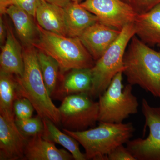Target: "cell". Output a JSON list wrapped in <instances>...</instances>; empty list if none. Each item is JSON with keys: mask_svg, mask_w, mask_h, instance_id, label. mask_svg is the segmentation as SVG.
Instances as JSON below:
<instances>
[{"mask_svg": "<svg viewBox=\"0 0 160 160\" xmlns=\"http://www.w3.org/2000/svg\"><path fill=\"white\" fill-rule=\"evenodd\" d=\"M37 51L34 46H23L24 72L22 76H15L18 92L20 97L26 98L31 102L38 115L42 119H49L58 126L61 124L59 110L46 89Z\"/></svg>", "mask_w": 160, "mask_h": 160, "instance_id": "obj_1", "label": "cell"}, {"mask_svg": "<svg viewBox=\"0 0 160 160\" xmlns=\"http://www.w3.org/2000/svg\"><path fill=\"white\" fill-rule=\"evenodd\" d=\"M128 47L123 73L128 83L160 98V51L152 49L135 35Z\"/></svg>", "mask_w": 160, "mask_h": 160, "instance_id": "obj_2", "label": "cell"}, {"mask_svg": "<svg viewBox=\"0 0 160 160\" xmlns=\"http://www.w3.org/2000/svg\"><path fill=\"white\" fill-rule=\"evenodd\" d=\"M134 129L131 122H100L97 127L84 131H73L64 128L62 130L82 146L87 160H108L109 153L130 140Z\"/></svg>", "mask_w": 160, "mask_h": 160, "instance_id": "obj_3", "label": "cell"}, {"mask_svg": "<svg viewBox=\"0 0 160 160\" xmlns=\"http://www.w3.org/2000/svg\"><path fill=\"white\" fill-rule=\"evenodd\" d=\"M38 25L39 38L34 46L54 58L61 73L73 69H90L94 66V59L79 38L56 34Z\"/></svg>", "mask_w": 160, "mask_h": 160, "instance_id": "obj_4", "label": "cell"}, {"mask_svg": "<svg viewBox=\"0 0 160 160\" xmlns=\"http://www.w3.org/2000/svg\"><path fill=\"white\" fill-rule=\"evenodd\" d=\"M135 35L133 23L129 24L121 30L117 39L91 68L92 87L89 95L92 98L102 94L113 78L120 72H124V59L127 47Z\"/></svg>", "mask_w": 160, "mask_h": 160, "instance_id": "obj_5", "label": "cell"}, {"mask_svg": "<svg viewBox=\"0 0 160 160\" xmlns=\"http://www.w3.org/2000/svg\"><path fill=\"white\" fill-rule=\"evenodd\" d=\"M123 72H118L99 97V122L123 123L130 115L138 112L137 98L132 93V85H123Z\"/></svg>", "mask_w": 160, "mask_h": 160, "instance_id": "obj_6", "label": "cell"}, {"mask_svg": "<svg viewBox=\"0 0 160 160\" xmlns=\"http://www.w3.org/2000/svg\"><path fill=\"white\" fill-rule=\"evenodd\" d=\"M64 129L82 131L93 128L98 122V102L87 93L71 95L62 101L58 108Z\"/></svg>", "mask_w": 160, "mask_h": 160, "instance_id": "obj_7", "label": "cell"}, {"mask_svg": "<svg viewBox=\"0 0 160 160\" xmlns=\"http://www.w3.org/2000/svg\"><path fill=\"white\" fill-rule=\"evenodd\" d=\"M142 111L145 127L149 128V136L145 139L129 140L126 147L137 160H160V107L150 106L144 98Z\"/></svg>", "mask_w": 160, "mask_h": 160, "instance_id": "obj_8", "label": "cell"}, {"mask_svg": "<svg viewBox=\"0 0 160 160\" xmlns=\"http://www.w3.org/2000/svg\"><path fill=\"white\" fill-rule=\"evenodd\" d=\"M80 4L100 22L120 30L133 23L138 13L132 5L122 0H85Z\"/></svg>", "mask_w": 160, "mask_h": 160, "instance_id": "obj_9", "label": "cell"}, {"mask_svg": "<svg viewBox=\"0 0 160 160\" xmlns=\"http://www.w3.org/2000/svg\"><path fill=\"white\" fill-rule=\"evenodd\" d=\"M29 139L18 128L14 115H0V160H23Z\"/></svg>", "mask_w": 160, "mask_h": 160, "instance_id": "obj_10", "label": "cell"}, {"mask_svg": "<svg viewBox=\"0 0 160 160\" xmlns=\"http://www.w3.org/2000/svg\"><path fill=\"white\" fill-rule=\"evenodd\" d=\"M121 30L98 22L79 37L94 61L98 60L117 39Z\"/></svg>", "mask_w": 160, "mask_h": 160, "instance_id": "obj_11", "label": "cell"}, {"mask_svg": "<svg viewBox=\"0 0 160 160\" xmlns=\"http://www.w3.org/2000/svg\"><path fill=\"white\" fill-rule=\"evenodd\" d=\"M67 74L61 73L56 89L52 98L62 101L71 95L90 93L92 87V75L90 69H73Z\"/></svg>", "mask_w": 160, "mask_h": 160, "instance_id": "obj_12", "label": "cell"}, {"mask_svg": "<svg viewBox=\"0 0 160 160\" xmlns=\"http://www.w3.org/2000/svg\"><path fill=\"white\" fill-rule=\"evenodd\" d=\"M6 22L7 35L5 44L1 46L0 72L21 77L24 69L23 48L17 39L10 25L7 21Z\"/></svg>", "mask_w": 160, "mask_h": 160, "instance_id": "obj_13", "label": "cell"}, {"mask_svg": "<svg viewBox=\"0 0 160 160\" xmlns=\"http://www.w3.org/2000/svg\"><path fill=\"white\" fill-rule=\"evenodd\" d=\"M133 24L135 36L141 41L160 46V3L149 11L138 13Z\"/></svg>", "mask_w": 160, "mask_h": 160, "instance_id": "obj_14", "label": "cell"}, {"mask_svg": "<svg viewBox=\"0 0 160 160\" xmlns=\"http://www.w3.org/2000/svg\"><path fill=\"white\" fill-rule=\"evenodd\" d=\"M55 144L44 138L42 135L29 138L23 160H74L69 152L58 149Z\"/></svg>", "mask_w": 160, "mask_h": 160, "instance_id": "obj_15", "label": "cell"}, {"mask_svg": "<svg viewBox=\"0 0 160 160\" xmlns=\"http://www.w3.org/2000/svg\"><path fill=\"white\" fill-rule=\"evenodd\" d=\"M6 14L11 19L16 32L24 46H34L39 38L38 25L32 16L19 7L11 5L8 7Z\"/></svg>", "mask_w": 160, "mask_h": 160, "instance_id": "obj_16", "label": "cell"}, {"mask_svg": "<svg viewBox=\"0 0 160 160\" xmlns=\"http://www.w3.org/2000/svg\"><path fill=\"white\" fill-rule=\"evenodd\" d=\"M38 25L47 31L67 36L64 8L42 0L36 14Z\"/></svg>", "mask_w": 160, "mask_h": 160, "instance_id": "obj_17", "label": "cell"}, {"mask_svg": "<svg viewBox=\"0 0 160 160\" xmlns=\"http://www.w3.org/2000/svg\"><path fill=\"white\" fill-rule=\"evenodd\" d=\"M67 36L79 38L89 26L98 22L95 15L81 6L71 1L64 7Z\"/></svg>", "mask_w": 160, "mask_h": 160, "instance_id": "obj_18", "label": "cell"}, {"mask_svg": "<svg viewBox=\"0 0 160 160\" xmlns=\"http://www.w3.org/2000/svg\"><path fill=\"white\" fill-rule=\"evenodd\" d=\"M44 129L42 137L50 142L61 145L73 156L75 160H86V155L81 152L80 143L66 132H62L49 119H43Z\"/></svg>", "mask_w": 160, "mask_h": 160, "instance_id": "obj_19", "label": "cell"}, {"mask_svg": "<svg viewBox=\"0 0 160 160\" xmlns=\"http://www.w3.org/2000/svg\"><path fill=\"white\" fill-rule=\"evenodd\" d=\"M20 97L15 76L0 72V115H14L13 103Z\"/></svg>", "mask_w": 160, "mask_h": 160, "instance_id": "obj_20", "label": "cell"}, {"mask_svg": "<svg viewBox=\"0 0 160 160\" xmlns=\"http://www.w3.org/2000/svg\"><path fill=\"white\" fill-rule=\"evenodd\" d=\"M39 64L46 89L52 97L56 89L61 77L59 65L51 56L38 49Z\"/></svg>", "mask_w": 160, "mask_h": 160, "instance_id": "obj_21", "label": "cell"}, {"mask_svg": "<svg viewBox=\"0 0 160 160\" xmlns=\"http://www.w3.org/2000/svg\"><path fill=\"white\" fill-rule=\"evenodd\" d=\"M16 124L20 131L28 138L42 135L44 126L42 119L38 115L25 119H16Z\"/></svg>", "mask_w": 160, "mask_h": 160, "instance_id": "obj_22", "label": "cell"}, {"mask_svg": "<svg viewBox=\"0 0 160 160\" xmlns=\"http://www.w3.org/2000/svg\"><path fill=\"white\" fill-rule=\"evenodd\" d=\"M34 107L28 99L20 97L13 103V110L15 119L22 120L32 117Z\"/></svg>", "mask_w": 160, "mask_h": 160, "instance_id": "obj_23", "label": "cell"}, {"mask_svg": "<svg viewBox=\"0 0 160 160\" xmlns=\"http://www.w3.org/2000/svg\"><path fill=\"white\" fill-rule=\"evenodd\" d=\"M42 0H13V4L35 18L37 10Z\"/></svg>", "mask_w": 160, "mask_h": 160, "instance_id": "obj_24", "label": "cell"}, {"mask_svg": "<svg viewBox=\"0 0 160 160\" xmlns=\"http://www.w3.org/2000/svg\"><path fill=\"white\" fill-rule=\"evenodd\" d=\"M108 160H137L131 152L123 145H120L107 156Z\"/></svg>", "mask_w": 160, "mask_h": 160, "instance_id": "obj_25", "label": "cell"}, {"mask_svg": "<svg viewBox=\"0 0 160 160\" xmlns=\"http://www.w3.org/2000/svg\"><path fill=\"white\" fill-rule=\"evenodd\" d=\"M140 8L138 13H142L149 11L155 6L160 3V0H135Z\"/></svg>", "mask_w": 160, "mask_h": 160, "instance_id": "obj_26", "label": "cell"}, {"mask_svg": "<svg viewBox=\"0 0 160 160\" xmlns=\"http://www.w3.org/2000/svg\"><path fill=\"white\" fill-rule=\"evenodd\" d=\"M7 35V27L6 20L3 19L2 15L0 17V44L3 46L6 42Z\"/></svg>", "mask_w": 160, "mask_h": 160, "instance_id": "obj_27", "label": "cell"}, {"mask_svg": "<svg viewBox=\"0 0 160 160\" xmlns=\"http://www.w3.org/2000/svg\"><path fill=\"white\" fill-rule=\"evenodd\" d=\"M13 4V0H0L1 15L6 14V11L9 6Z\"/></svg>", "mask_w": 160, "mask_h": 160, "instance_id": "obj_28", "label": "cell"}, {"mask_svg": "<svg viewBox=\"0 0 160 160\" xmlns=\"http://www.w3.org/2000/svg\"><path fill=\"white\" fill-rule=\"evenodd\" d=\"M45 1L47 2L54 4L64 8L69 4L71 2L72 0H45Z\"/></svg>", "mask_w": 160, "mask_h": 160, "instance_id": "obj_29", "label": "cell"}, {"mask_svg": "<svg viewBox=\"0 0 160 160\" xmlns=\"http://www.w3.org/2000/svg\"><path fill=\"white\" fill-rule=\"evenodd\" d=\"M127 2H129V3H135V0H127Z\"/></svg>", "mask_w": 160, "mask_h": 160, "instance_id": "obj_30", "label": "cell"}, {"mask_svg": "<svg viewBox=\"0 0 160 160\" xmlns=\"http://www.w3.org/2000/svg\"><path fill=\"white\" fill-rule=\"evenodd\" d=\"M81 1V0H72V2H79Z\"/></svg>", "mask_w": 160, "mask_h": 160, "instance_id": "obj_31", "label": "cell"}]
</instances>
